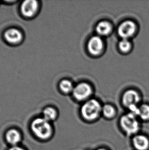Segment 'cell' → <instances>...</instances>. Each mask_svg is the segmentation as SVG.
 <instances>
[{
    "label": "cell",
    "instance_id": "cell-1",
    "mask_svg": "<svg viewBox=\"0 0 149 150\" xmlns=\"http://www.w3.org/2000/svg\"><path fill=\"white\" fill-rule=\"evenodd\" d=\"M137 117L129 113L123 116L120 120V125L123 131L128 135H135L141 128Z\"/></svg>",
    "mask_w": 149,
    "mask_h": 150
},
{
    "label": "cell",
    "instance_id": "cell-2",
    "mask_svg": "<svg viewBox=\"0 0 149 150\" xmlns=\"http://www.w3.org/2000/svg\"><path fill=\"white\" fill-rule=\"evenodd\" d=\"M31 129L38 138L46 139L50 137L52 128L48 121L44 118H38L33 121Z\"/></svg>",
    "mask_w": 149,
    "mask_h": 150
},
{
    "label": "cell",
    "instance_id": "cell-3",
    "mask_svg": "<svg viewBox=\"0 0 149 150\" xmlns=\"http://www.w3.org/2000/svg\"><path fill=\"white\" fill-rule=\"evenodd\" d=\"M102 109V108L98 101L95 100H91L83 105L81 112L84 119L93 120L99 117Z\"/></svg>",
    "mask_w": 149,
    "mask_h": 150
},
{
    "label": "cell",
    "instance_id": "cell-4",
    "mask_svg": "<svg viewBox=\"0 0 149 150\" xmlns=\"http://www.w3.org/2000/svg\"><path fill=\"white\" fill-rule=\"evenodd\" d=\"M39 4L37 1L27 0L22 2L20 5V11L23 16L32 18L38 13Z\"/></svg>",
    "mask_w": 149,
    "mask_h": 150
},
{
    "label": "cell",
    "instance_id": "cell-5",
    "mask_svg": "<svg viewBox=\"0 0 149 150\" xmlns=\"http://www.w3.org/2000/svg\"><path fill=\"white\" fill-rule=\"evenodd\" d=\"M4 38L8 44L11 45H17L23 41L24 35L20 30L15 28H11L5 31Z\"/></svg>",
    "mask_w": 149,
    "mask_h": 150
},
{
    "label": "cell",
    "instance_id": "cell-6",
    "mask_svg": "<svg viewBox=\"0 0 149 150\" xmlns=\"http://www.w3.org/2000/svg\"><path fill=\"white\" fill-rule=\"evenodd\" d=\"M92 93L90 85L85 83H79L73 89V96L79 100H83L89 98Z\"/></svg>",
    "mask_w": 149,
    "mask_h": 150
},
{
    "label": "cell",
    "instance_id": "cell-7",
    "mask_svg": "<svg viewBox=\"0 0 149 150\" xmlns=\"http://www.w3.org/2000/svg\"><path fill=\"white\" fill-rule=\"evenodd\" d=\"M136 30V26L134 23L131 21H126L119 25L118 33L123 39H127L134 34Z\"/></svg>",
    "mask_w": 149,
    "mask_h": 150
},
{
    "label": "cell",
    "instance_id": "cell-8",
    "mask_svg": "<svg viewBox=\"0 0 149 150\" xmlns=\"http://www.w3.org/2000/svg\"><path fill=\"white\" fill-rule=\"evenodd\" d=\"M87 47L89 52L91 54L94 55L99 54L103 50L104 47L103 41L100 37H93L89 40Z\"/></svg>",
    "mask_w": 149,
    "mask_h": 150
},
{
    "label": "cell",
    "instance_id": "cell-9",
    "mask_svg": "<svg viewBox=\"0 0 149 150\" xmlns=\"http://www.w3.org/2000/svg\"><path fill=\"white\" fill-rule=\"evenodd\" d=\"M140 100V96L137 92L130 90L126 92L123 96L124 105L128 108L131 105H137Z\"/></svg>",
    "mask_w": 149,
    "mask_h": 150
},
{
    "label": "cell",
    "instance_id": "cell-10",
    "mask_svg": "<svg viewBox=\"0 0 149 150\" xmlns=\"http://www.w3.org/2000/svg\"><path fill=\"white\" fill-rule=\"evenodd\" d=\"M132 144L136 150H147L149 148V139L142 134H136L133 137Z\"/></svg>",
    "mask_w": 149,
    "mask_h": 150
},
{
    "label": "cell",
    "instance_id": "cell-11",
    "mask_svg": "<svg viewBox=\"0 0 149 150\" xmlns=\"http://www.w3.org/2000/svg\"><path fill=\"white\" fill-rule=\"evenodd\" d=\"M6 140L10 144L15 145L21 140V136L20 133L16 130L11 129L7 132Z\"/></svg>",
    "mask_w": 149,
    "mask_h": 150
},
{
    "label": "cell",
    "instance_id": "cell-12",
    "mask_svg": "<svg viewBox=\"0 0 149 150\" xmlns=\"http://www.w3.org/2000/svg\"><path fill=\"white\" fill-rule=\"evenodd\" d=\"M112 26L111 24L107 21H102L97 25L96 31L99 35H106L111 32Z\"/></svg>",
    "mask_w": 149,
    "mask_h": 150
},
{
    "label": "cell",
    "instance_id": "cell-13",
    "mask_svg": "<svg viewBox=\"0 0 149 150\" xmlns=\"http://www.w3.org/2000/svg\"><path fill=\"white\" fill-rule=\"evenodd\" d=\"M56 116V110L54 108L48 107L43 111V118L48 122L54 120Z\"/></svg>",
    "mask_w": 149,
    "mask_h": 150
},
{
    "label": "cell",
    "instance_id": "cell-14",
    "mask_svg": "<svg viewBox=\"0 0 149 150\" xmlns=\"http://www.w3.org/2000/svg\"><path fill=\"white\" fill-rule=\"evenodd\" d=\"M59 87L61 91L65 93L73 91L74 89L72 83L67 79H63L59 83Z\"/></svg>",
    "mask_w": 149,
    "mask_h": 150
},
{
    "label": "cell",
    "instance_id": "cell-15",
    "mask_svg": "<svg viewBox=\"0 0 149 150\" xmlns=\"http://www.w3.org/2000/svg\"><path fill=\"white\" fill-rule=\"evenodd\" d=\"M102 112L103 113L104 115L106 117L108 118H111L115 114V108L113 107L112 106L108 105H105L102 109Z\"/></svg>",
    "mask_w": 149,
    "mask_h": 150
},
{
    "label": "cell",
    "instance_id": "cell-16",
    "mask_svg": "<svg viewBox=\"0 0 149 150\" xmlns=\"http://www.w3.org/2000/svg\"><path fill=\"white\" fill-rule=\"evenodd\" d=\"M138 117L143 120H149V105H143L139 107Z\"/></svg>",
    "mask_w": 149,
    "mask_h": 150
},
{
    "label": "cell",
    "instance_id": "cell-17",
    "mask_svg": "<svg viewBox=\"0 0 149 150\" xmlns=\"http://www.w3.org/2000/svg\"><path fill=\"white\" fill-rule=\"evenodd\" d=\"M131 47V43L127 39H123L119 43V48L124 52H127L129 51Z\"/></svg>",
    "mask_w": 149,
    "mask_h": 150
},
{
    "label": "cell",
    "instance_id": "cell-18",
    "mask_svg": "<svg viewBox=\"0 0 149 150\" xmlns=\"http://www.w3.org/2000/svg\"><path fill=\"white\" fill-rule=\"evenodd\" d=\"M9 150H24L23 149L20 148V146H14L10 148Z\"/></svg>",
    "mask_w": 149,
    "mask_h": 150
},
{
    "label": "cell",
    "instance_id": "cell-19",
    "mask_svg": "<svg viewBox=\"0 0 149 150\" xmlns=\"http://www.w3.org/2000/svg\"><path fill=\"white\" fill-rule=\"evenodd\" d=\"M97 150H107L106 149H105L104 148H100L99 149H98Z\"/></svg>",
    "mask_w": 149,
    "mask_h": 150
}]
</instances>
